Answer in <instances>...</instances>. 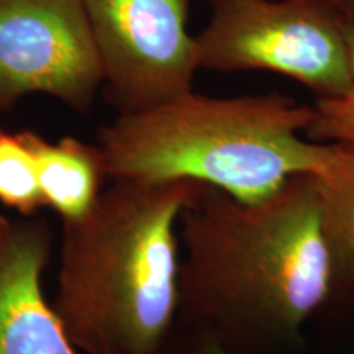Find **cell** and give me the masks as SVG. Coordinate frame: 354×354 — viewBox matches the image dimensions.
Returning <instances> with one entry per match:
<instances>
[{"mask_svg":"<svg viewBox=\"0 0 354 354\" xmlns=\"http://www.w3.org/2000/svg\"><path fill=\"white\" fill-rule=\"evenodd\" d=\"M28 138L37 156L44 207H50L61 221L84 218L109 179L99 146L73 136L50 141L33 130H28Z\"/></svg>","mask_w":354,"mask_h":354,"instance_id":"cell-8","label":"cell"},{"mask_svg":"<svg viewBox=\"0 0 354 354\" xmlns=\"http://www.w3.org/2000/svg\"><path fill=\"white\" fill-rule=\"evenodd\" d=\"M190 180H112L61 221L53 308L82 354H156L179 313V216Z\"/></svg>","mask_w":354,"mask_h":354,"instance_id":"cell-2","label":"cell"},{"mask_svg":"<svg viewBox=\"0 0 354 354\" xmlns=\"http://www.w3.org/2000/svg\"><path fill=\"white\" fill-rule=\"evenodd\" d=\"M346 37L351 51L353 84L346 94L336 99L317 100V104L313 105L315 118L305 131V136L315 143L354 146V24L346 25Z\"/></svg>","mask_w":354,"mask_h":354,"instance_id":"cell-11","label":"cell"},{"mask_svg":"<svg viewBox=\"0 0 354 354\" xmlns=\"http://www.w3.org/2000/svg\"><path fill=\"white\" fill-rule=\"evenodd\" d=\"M12 223H13V221L8 220L7 216L3 215L2 212H0V246H2V243L6 241L7 234H8V232H10V228H12Z\"/></svg>","mask_w":354,"mask_h":354,"instance_id":"cell-14","label":"cell"},{"mask_svg":"<svg viewBox=\"0 0 354 354\" xmlns=\"http://www.w3.org/2000/svg\"><path fill=\"white\" fill-rule=\"evenodd\" d=\"M177 322L230 354L297 346L335 289L313 174L245 203L198 184L179 216Z\"/></svg>","mask_w":354,"mask_h":354,"instance_id":"cell-1","label":"cell"},{"mask_svg":"<svg viewBox=\"0 0 354 354\" xmlns=\"http://www.w3.org/2000/svg\"><path fill=\"white\" fill-rule=\"evenodd\" d=\"M335 145L333 159L313 174L320 228L333 268L335 287H354V146Z\"/></svg>","mask_w":354,"mask_h":354,"instance_id":"cell-9","label":"cell"},{"mask_svg":"<svg viewBox=\"0 0 354 354\" xmlns=\"http://www.w3.org/2000/svg\"><path fill=\"white\" fill-rule=\"evenodd\" d=\"M102 84L86 0H0V113L33 94L88 113Z\"/></svg>","mask_w":354,"mask_h":354,"instance_id":"cell-6","label":"cell"},{"mask_svg":"<svg viewBox=\"0 0 354 354\" xmlns=\"http://www.w3.org/2000/svg\"><path fill=\"white\" fill-rule=\"evenodd\" d=\"M210 19L196 35L198 69L271 71L318 100L353 84L348 21L320 0H209Z\"/></svg>","mask_w":354,"mask_h":354,"instance_id":"cell-4","label":"cell"},{"mask_svg":"<svg viewBox=\"0 0 354 354\" xmlns=\"http://www.w3.org/2000/svg\"><path fill=\"white\" fill-rule=\"evenodd\" d=\"M51 243L46 221L28 216L0 246V354H82L44 297Z\"/></svg>","mask_w":354,"mask_h":354,"instance_id":"cell-7","label":"cell"},{"mask_svg":"<svg viewBox=\"0 0 354 354\" xmlns=\"http://www.w3.org/2000/svg\"><path fill=\"white\" fill-rule=\"evenodd\" d=\"M320 2L331 8L339 19L354 24V0H320Z\"/></svg>","mask_w":354,"mask_h":354,"instance_id":"cell-13","label":"cell"},{"mask_svg":"<svg viewBox=\"0 0 354 354\" xmlns=\"http://www.w3.org/2000/svg\"><path fill=\"white\" fill-rule=\"evenodd\" d=\"M313 118V105L279 92L218 99L192 91L118 113L97 133V146L110 180H190L254 203L330 165L335 145L302 138Z\"/></svg>","mask_w":354,"mask_h":354,"instance_id":"cell-3","label":"cell"},{"mask_svg":"<svg viewBox=\"0 0 354 354\" xmlns=\"http://www.w3.org/2000/svg\"><path fill=\"white\" fill-rule=\"evenodd\" d=\"M189 7L190 0H86L104 95L118 113L192 92L198 66Z\"/></svg>","mask_w":354,"mask_h":354,"instance_id":"cell-5","label":"cell"},{"mask_svg":"<svg viewBox=\"0 0 354 354\" xmlns=\"http://www.w3.org/2000/svg\"><path fill=\"white\" fill-rule=\"evenodd\" d=\"M156 354H230V351L207 331L176 322Z\"/></svg>","mask_w":354,"mask_h":354,"instance_id":"cell-12","label":"cell"},{"mask_svg":"<svg viewBox=\"0 0 354 354\" xmlns=\"http://www.w3.org/2000/svg\"><path fill=\"white\" fill-rule=\"evenodd\" d=\"M0 203L24 218L43 209L38 162L28 130L0 128Z\"/></svg>","mask_w":354,"mask_h":354,"instance_id":"cell-10","label":"cell"}]
</instances>
